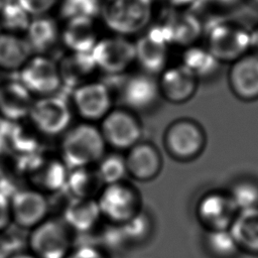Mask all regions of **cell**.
I'll return each instance as SVG.
<instances>
[{"instance_id":"cell-1","label":"cell","mask_w":258,"mask_h":258,"mask_svg":"<svg viewBox=\"0 0 258 258\" xmlns=\"http://www.w3.org/2000/svg\"><path fill=\"white\" fill-rule=\"evenodd\" d=\"M106 152L107 145L94 123L83 121L72 125L61 135L58 156L69 169L94 166Z\"/></svg>"},{"instance_id":"cell-2","label":"cell","mask_w":258,"mask_h":258,"mask_svg":"<svg viewBox=\"0 0 258 258\" xmlns=\"http://www.w3.org/2000/svg\"><path fill=\"white\" fill-rule=\"evenodd\" d=\"M99 16L113 34L130 38L151 25L153 0H102Z\"/></svg>"},{"instance_id":"cell-3","label":"cell","mask_w":258,"mask_h":258,"mask_svg":"<svg viewBox=\"0 0 258 258\" xmlns=\"http://www.w3.org/2000/svg\"><path fill=\"white\" fill-rule=\"evenodd\" d=\"M74 236L61 218L49 216L28 231L27 251L36 258H68L75 248Z\"/></svg>"},{"instance_id":"cell-4","label":"cell","mask_w":258,"mask_h":258,"mask_svg":"<svg viewBox=\"0 0 258 258\" xmlns=\"http://www.w3.org/2000/svg\"><path fill=\"white\" fill-rule=\"evenodd\" d=\"M14 159L28 186L36 188L46 196L66 189L69 168L59 156L40 152Z\"/></svg>"},{"instance_id":"cell-5","label":"cell","mask_w":258,"mask_h":258,"mask_svg":"<svg viewBox=\"0 0 258 258\" xmlns=\"http://www.w3.org/2000/svg\"><path fill=\"white\" fill-rule=\"evenodd\" d=\"M74 111L70 102L59 93L35 98L27 117L44 137L62 135L71 126Z\"/></svg>"},{"instance_id":"cell-6","label":"cell","mask_w":258,"mask_h":258,"mask_svg":"<svg viewBox=\"0 0 258 258\" xmlns=\"http://www.w3.org/2000/svg\"><path fill=\"white\" fill-rule=\"evenodd\" d=\"M205 35V46L221 63L233 62L249 52V29L235 21H216Z\"/></svg>"},{"instance_id":"cell-7","label":"cell","mask_w":258,"mask_h":258,"mask_svg":"<svg viewBox=\"0 0 258 258\" xmlns=\"http://www.w3.org/2000/svg\"><path fill=\"white\" fill-rule=\"evenodd\" d=\"M96 200L102 220L113 225H122L141 211L138 190L125 180L105 185Z\"/></svg>"},{"instance_id":"cell-8","label":"cell","mask_w":258,"mask_h":258,"mask_svg":"<svg viewBox=\"0 0 258 258\" xmlns=\"http://www.w3.org/2000/svg\"><path fill=\"white\" fill-rule=\"evenodd\" d=\"M91 54L99 73L119 77L135 63V44L129 37L111 34L100 37Z\"/></svg>"},{"instance_id":"cell-9","label":"cell","mask_w":258,"mask_h":258,"mask_svg":"<svg viewBox=\"0 0 258 258\" xmlns=\"http://www.w3.org/2000/svg\"><path fill=\"white\" fill-rule=\"evenodd\" d=\"M98 126L107 147L114 151H127L141 141V123L136 114L127 108L114 107Z\"/></svg>"},{"instance_id":"cell-10","label":"cell","mask_w":258,"mask_h":258,"mask_svg":"<svg viewBox=\"0 0 258 258\" xmlns=\"http://www.w3.org/2000/svg\"><path fill=\"white\" fill-rule=\"evenodd\" d=\"M70 102L74 114L96 124L114 108V94L106 82L95 80L73 90Z\"/></svg>"},{"instance_id":"cell-11","label":"cell","mask_w":258,"mask_h":258,"mask_svg":"<svg viewBox=\"0 0 258 258\" xmlns=\"http://www.w3.org/2000/svg\"><path fill=\"white\" fill-rule=\"evenodd\" d=\"M17 74L34 98L53 95L62 89L57 61L50 55L32 54Z\"/></svg>"},{"instance_id":"cell-12","label":"cell","mask_w":258,"mask_h":258,"mask_svg":"<svg viewBox=\"0 0 258 258\" xmlns=\"http://www.w3.org/2000/svg\"><path fill=\"white\" fill-rule=\"evenodd\" d=\"M12 224L19 230L30 231L49 217L48 196L31 186H23L10 197Z\"/></svg>"},{"instance_id":"cell-13","label":"cell","mask_w":258,"mask_h":258,"mask_svg":"<svg viewBox=\"0 0 258 258\" xmlns=\"http://www.w3.org/2000/svg\"><path fill=\"white\" fill-rule=\"evenodd\" d=\"M118 94L122 107L134 113L150 110L160 97L157 78L142 71L120 76Z\"/></svg>"},{"instance_id":"cell-14","label":"cell","mask_w":258,"mask_h":258,"mask_svg":"<svg viewBox=\"0 0 258 258\" xmlns=\"http://www.w3.org/2000/svg\"><path fill=\"white\" fill-rule=\"evenodd\" d=\"M166 151L178 160H191L198 157L206 144L203 128L195 121L180 119L170 124L163 138Z\"/></svg>"},{"instance_id":"cell-15","label":"cell","mask_w":258,"mask_h":258,"mask_svg":"<svg viewBox=\"0 0 258 258\" xmlns=\"http://www.w3.org/2000/svg\"><path fill=\"white\" fill-rule=\"evenodd\" d=\"M134 44L135 63L142 72L156 76L167 67L170 44L158 23L151 24L138 36Z\"/></svg>"},{"instance_id":"cell-16","label":"cell","mask_w":258,"mask_h":258,"mask_svg":"<svg viewBox=\"0 0 258 258\" xmlns=\"http://www.w3.org/2000/svg\"><path fill=\"white\" fill-rule=\"evenodd\" d=\"M157 23L170 45H178L184 48L196 44L205 32L200 17L189 9L168 8Z\"/></svg>"},{"instance_id":"cell-17","label":"cell","mask_w":258,"mask_h":258,"mask_svg":"<svg viewBox=\"0 0 258 258\" xmlns=\"http://www.w3.org/2000/svg\"><path fill=\"white\" fill-rule=\"evenodd\" d=\"M237 213L229 194L221 191L206 194L197 206L198 219L208 231L230 229Z\"/></svg>"},{"instance_id":"cell-18","label":"cell","mask_w":258,"mask_h":258,"mask_svg":"<svg viewBox=\"0 0 258 258\" xmlns=\"http://www.w3.org/2000/svg\"><path fill=\"white\" fill-rule=\"evenodd\" d=\"M127 175L138 181L154 179L162 168V157L152 143L139 141L125 151Z\"/></svg>"},{"instance_id":"cell-19","label":"cell","mask_w":258,"mask_h":258,"mask_svg":"<svg viewBox=\"0 0 258 258\" xmlns=\"http://www.w3.org/2000/svg\"><path fill=\"white\" fill-rule=\"evenodd\" d=\"M198 81L181 63L166 67L157 78L160 97L173 104L184 103L194 96Z\"/></svg>"},{"instance_id":"cell-20","label":"cell","mask_w":258,"mask_h":258,"mask_svg":"<svg viewBox=\"0 0 258 258\" xmlns=\"http://www.w3.org/2000/svg\"><path fill=\"white\" fill-rule=\"evenodd\" d=\"M34 99L18 79L0 80V118L9 122L27 119Z\"/></svg>"},{"instance_id":"cell-21","label":"cell","mask_w":258,"mask_h":258,"mask_svg":"<svg viewBox=\"0 0 258 258\" xmlns=\"http://www.w3.org/2000/svg\"><path fill=\"white\" fill-rule=\"evenodd\" d=\"M232 92L243 101L258 99V55L248 52L231 62L228 74Z\"/></svg>"},{"instance_id":"cell-22","label":"cell","mask_w":258,"mask_h":258,"mask_svg":"<svg viewBox=\"0 0 258 258\" xmlns=\"http://www.w3.org/2000/svg\"><path fill=\"white\" fill-rule=\"evenodd\" d=\"M56 61L61 86L70 92L97 80L99 71L91 53L68 51Z\"/></svg>"},{"instance_id":"cell-23","label":"cell","mask_w":258,"mask_h":258,"mask_svg":"<svg viewBox=\"0 0 258 258\" xmlns=\"http://www.w3.org/2000/svg\"><path fill=\"white\" fill-rule=\"evenodd\" d=\"M99 38L93 18H71L60 27V42L70 52L91 53Z\"/></svg>"},{"instance_id":"cell-24","label":"cell","mask_w":258,"mask_h":258,"mask_svg":"<svg viewBox=\"0 0 258 258\" xmlns=\"http://www.w3.org/2000/svg\"><path fill=\"white\" fill-rule=\"evenodd\" d=\"M61 219L75 234H88L99 226L102 216L96 199L71 198Z\"/></svg>"},{"instance_id":"cell-25","label":"cell","mask_w":258,"mask_h":258,"mask_svg":"<svg viewBox=\"0 0 258 258\" xmlns=\"http://www.w3.org/2000/svg\"><path fill=\"white\" fill-rule=\"evenodd\" d=\"M33 54H47L60 41V27L50 15L32 17L23 35Z\"/></svg>"},{"instance_id":"cell-26","label":"cell","mask_w":258,"mask_h":258,"mask_svg":"<svg viewBox=\"0 0 258 258\" xmlns=\"http://www.w3.org/2000/svg\"><path fill=\"white\" fill-rule=\"evenodd\" d=\"M33 54L23 35L0 32V72L18 73Z\"/></svg>"},{"instance_id":"cell-27","label":"cell","mask_w":258,"mask_h":258,"mask_svg":"<svg viewBox=\"0 0 258 258\" xmlns=\"http://www.w3.org/2000/svg\"><path fill=\"white\" fill-rule=\"evenodd\" d=\"M42 136L28 121L13 122L9 134V154L14 158L28 157L42 151Z\"/></svg>"},{"instance_id":"cell-28","label":"cell","mask_w":258,"mask_h":258,"mask_svg":"<svg viewBox=\"0 0 258 258\" xmlns=\"http://www.w3.org/2000/svg\"><path fill=\"white\" fill-rule=\"evenodd\" d=\"M229 230L240 250L258 255V208L238 212Z\"/></svg>"},{"instance_id":"cell-29","label":"cell","mask_w":258,"mask_h":258,"mask_svg":"<svg viewBox=\"0 0 258 258\" xmlns=\"http://www.w3.org/2000/svg\"><path fill=\"white\" fill-rule=\"evenodd\" d=\"M104 186L95 165L69 169L66 189L71 198L97 199Z\"/></svg>"},{"instance_id":"cell-30","label":"cell","mask_w":258,"mask_h":258,"mask_svg":"<svg viewBox=\"0 0 258 258\" xmlns=\"http://www.w3.org/2000/svg\"><path fill=\"white\" fill-rule=\"evenodd\" d=\"M180 63L198 80L214 76L221 64L205 45L197 43L184 48Z\"/></svg>"},{"instance_id":"cell-31","label":"cell","mask_w":258,"mask_h":258,"mask_svg":"<svg viewBox=\"0 0 258 258\" xmlns=\"http://www.w3.org/2000/svg\"><path fill=\"white\" fill-rule=\"evenodd\" d=\"M95 166L104 185L123 181L127 176L124 155L118 151L106 152Z\"/></svg>"},{"instance_id":"cell-32","label":"cell","mask_w":258,"mask_h":258,"mask_svg":"<svg viewBox=\"0 0 258 258\" xmlns=\"http://www.w3.org/2000/svg\"><path fill=\"white\" fill-rule=\"evenodd\" d=\"M205 242L209 252L217 258H233L240 251L229 229L209 230Z\"/></svg>"},{"instance_id":"cell-33","label":"cell","mask_w":258,"mask_h":258,"mask_svg":"<svg viewBox=\"0 0 258 258\" xmlns=\"http://www.w3.org/2000/svg\"><path fill=\"white\" fill-rule=\"evenodd\" d=\"M31 16L14 0L0 11L1 30L8 33L24 35Z\"/></svg>"},{"instance_id":"cell-34","label":"cell","mask_w":258,"mask_h":258,"mask_svg":"<svg viewBox=\"0 0 258 258\" xmlns=\"http://www.w3.org/2000/svg\"><path fill=\"white\" fill-rule=\"evenodd\" d=\"M228 194L238 212L258 208V183L255 180H238Z\"/></svg>"},{"instance_id":"cell-35","label":"cell","mask_w":258,"mask_h":258,"mask_svg":"<svg viewBox=\"0 0 258 258\" xmlns=\"http://www.w3.org/2000/svg\"><path fill=\"white\" fill-rule=\"evenodd\" d=\"M118 226L125 246L142 242L148 237L151 230L149 216L142 210L129 221Z\"/></svg>"},{"instance_id":"cell-36","label":"cell","mask_w":258,"mask_h":258,"mask_svg":"<svg viewBox=\"0 0 258 258\" xmlns=\"http://www.w3.org/2000/svg\"><path fill=\"white\" fill-rule=\"evenodd\" d=\"M102 0H60L58 5L60 16L64 19L71 18H93L100 14Z\"/></svg>"},{"instance_id":"cell-37","label":"cell","mask_w":258,"mask_h":258,"mask_svg":"<svg viewBox=\"0 0 258 258\" xmlns=\"http://www.w3.org/2000/svg\"><path fill=\"white\" fill-rule=\"evenodd\" d=\"M31 17L49 15L60 0H15Z\"/></svg>"},{"instance_id":"cell-38","label":"cell","mask_w":258,"mask_h":258,"mask_svg":"<svg viewBox=\"0 0 258 258\" xmlns=\"http://www.w3.org/2000/svg\"><path fill=\"white\" fill-rule=\"evenodd\" d=\"M21 251V240L9 229L0 231V258H9L14 253Z\"/></svg>"},{"instance_id":"cell-39","label":"cell","mask_w":258,"mask_h":258,"mask_svg":"<svg viewBox=\"0 0 258 258\" xmlns=\"http://www.w3.org/2000/svg\"><path fill=\"white\" fill-rule=\"evenodd\" d=\"M68 258H109L102 247L94 244L75 246Z\"/></svg>"},{"instance_id":"cell-40","label":"cell","mask_w":258,"mask_h":258,"mask_svg":"<svg viewBox=\"0 0 258 258\" xmlns=\"http://www.w3.org/2000/svg\"><path fill=\"white\" fill-rule=\"evenodd\" d=\"M11 225L10 198L0 192V231L9 229Z\"/></svg>"},{"instance_id":"cell-41","label":"cell","mask_w":258,"mask_h":258,"mask_svg":"<svg viewBox=\"0 0 258 258\" xmlns=\"http://www.w3.org/2000/svg\"><path fill=\"white\" fill-rule=\"evenodd\" d=\"M166 4L168 8L172 9H189L195 4L199 2V0H161Z\"/></svg>"},{"instance_id":"cell-42","label":"cell","mask_w":258,"mask_h":258,"mask_svg":"<svg viewBox=\"0 0 258 258\" xmlns=\"http://www.w3.org/2000/svg\"><path fill=\"white\" fill-rule=\"evenodd\" d=\"M249 52L258 55V24L249 29Z\"/></svg>"},{"instance_id":"cell-43","label":"cell","mask_w":258,"mask_h":258,"mask_svg":"<svg viewBox=\"0 0 258 258\" xmlns=\"http://www.w3.org/2000/svg\"><path fill=\"white\" fill-rule=\"evenodd\" d=\"M240 0H199V2H205L208 5L216 7H229L238 3Z\"/></svg>"},{"instance_id":"cell-44","label":"cell","mask_w":258,"mask_h":258,"mask_svg":"<svg viewBox=\"0 0 258 258\" xmlns=\"http://www.w3.org/2000/svg\"><path fill=\"white\" fill-rule=\"evenodd\" d=\"M9 258H36L35 256H33L31 253H29L28 251H19L14 253L12 256H10Z\"/></svg>"},{"instance_id":"cell-45","label":"cell","mask_w":258,"mask_h":258,"mask_svg":"<svg viewBox=\"0 0 258 258\" xmlns=\"http://www.w3.org/2000/svg\"><path fill=\"white\" fill-rule=\"evenodd\" d=\"M14 0H0V11L5 8L8 4H10L11 2H13Z\"/></svg>"},{"instance_id":"cell-46","label":"cell","mask_w":258,"mask_h":258,"mask_svg":"<svg viewBox=\"0 0 258 258\" xmlns=\"http://www.w3.org/2000/svg\"><path fill=\"white\" fill-rule=\"evenodd\" d=\"M253 3H255L257 6H258V0H251Z\"/></svg>"}]
</instances>
